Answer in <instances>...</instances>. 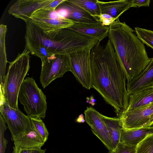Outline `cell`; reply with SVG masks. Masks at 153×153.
I'll return each instance as SVG.
<instances>
[{
  "label": "cell",
  "instance_id": "cell-24",
  "mask_svg": "<svg viewBox=\"0 0 153 153\" xmlns=\"http://www.w3.org/2000/svg\"><path fill=\"white\" fill-rule=\"evenodd\" d=\"M134 28L136 34L139 39L147 47L153 49V31L138 27Z\"/></svg>",
  "mask_w": 153,
  "mask_h": 153
},
{
  "label": "cell",
  "instance_id": "cell-11",
  "mask_svg": "<svg viewBox=\"0 0 153 153\" xmlns=\"http://www.w3.org/2000/svg\"><path fill=\"white\" fill-rule=\"evenodd\" d=\"M53 0H19L8 11L9 14L20 19L27 23L33 14L37 10L44 8Z\"/></svg>",
  "mask_w": 153,
  "mask_h": 153
},
{
  "label": "cell",
  "instance_id": "cell-10",
  "mask_svg": "<svg viewBox=\"0 0 153 153\" xmlns=\"http://www.w3.org/2000/svg\"><path fill=\"white\" fill-rule=\"evenodd\" d=\"M84 113L85 121L90 127L93 133L109 151L113 150L109 135L102 114L91 106L87 107Z\"/></svg>",
  "mask_w": 153,
  "mask_h": 153
},
{
  "label": "cell",
  "instance_id": "cell-14",
  "mask_svg": "<svg viewBox=\"0 0 153 153\" xmlns=\"http://www.w3.org/2000/svg\"><path fill=\"white\" fill-rule=\"evenodd\" d=\"M30 19L47 35L58 31L63 29L68 28L76 23L62 16L47 19L31 18Z\"/></svg>",
  "mask_w": 153,
  "mask_h": 153
},
{
  "label": "cell",
  "instance_id": "cell-9",
  "mask_svg": "<svg viewBox=\"0 0 153 153\" xmlns=\"http://www.w3.org/2000/svg\"><path fill=\"white\" fill-rule=\"evenodd\" d=\"M118 118L124 129L151 126L153 124V102L136 108L126 110Z\"/></svg>",
  "mask_w": 153,
  "mask_h": 153
},
{
  "label": "cell",
  "instance_id": "cell-30",
  "mask_svg": "<svg viewBox=\"0 0 153 153\" xmlns=\"http://www.w3.org/2000/svg\"><path fill=\"white\" fill-rule=\"evenodd\" d=\"M150 0H131L130 1V7H149L150 2Z\"/></svg>",
  "mask_w": 153,
  "mask_h": 153
},
{
  "label": "cell",
  "instance_id": "cell-22",
  "mask_svg": "<svg viewBox=\"0 0 153 153\" xmlns=\"http://www.w3.org/2000/svg\"><path fill=\"white\" fill-rule=\"evenodd\" d=\"M94 16L101 14L97 0H69Z\"/></svg>",
  "mask_w": 153,
  "mask_h": 153
},
{
  "label": "cell",
  "instance_id": "cell-23",
  "mask_svg": "<svg viewBox=\"0 0 153 153\" xmlns=\"http://www.w3.org/2000/svg\"><path fill=\"white\" fill-rule=\"evenodd\" d=\"M33 129L40 138L45 143L48 139V131L41 118H30Z\"/></svg>",
  "mask_w": 153,
  "mask_h": 153
},
{
  "label": "cell",
  "instance_id": "cell-8",
  "mask_svg": "<svg viewBox=\"0 0 153 153\" xmlns=\"http://www.w3.org/2000/svg\"><path fill=\"white\" fill-rule=\"evenodd\" d=\"M91 49L82 50L68 55L70 71L83 87L88 90L92 88V75L90 61Z\"/></svg>",
  "mask_w": 153,
  "mask_h": 153
},
{
  "label": "cell",
  "instance_id": "cell-19",
  "mask_svg": "<svg viewBox=\"0 0 153 153\" xmlns=\"http://www.w3.org/2000/svg\"><path fill=\"white\" fill-rule=\"evenodd\" d=\"M110 137L113 149L120 143L122 131L123 129L122 123L118 117H110L102 115Z\"/></svg>",
  "mask_w": 153,
  "mask_h": 153
},
{
  "label": "cell",
  "instance_id": "cell-7",
  "mask_svg": "<svg viewBox=\"0 0 153 153\" xmlns=\"http://www.w3.org/2000/svg\"><path fill=\"white\" fill-rule=\"evenodd\" d=\"M41 61L40 81L44 88L56 79L62 77L66 72L71 71L67 55H53Z\"/></svg>",
  "mask_w": 153,
  "mask_h": 153
},
{
  "label": "cell",
  "instance_id": "cell-31",
  "mask_svg": "<svg viewBox=\"0 0 153 153\" xmlns=\"http://www.w3.org/2000/svg\"><path fill=\"white\" fill-rule=\"evenodd\" d=\"M65 1L66 0H53L51 2L44 8L47 9L56 10V7Z\"/></svg>",
  "mask_w": 153,
  "mask_h": 153
},
{
  "label": "cell",
  "instance_id": "cell-16",
  "mask_svg": "<svg viewBox=\"0 0 153 153\" xmlns=\"http://www.w3.org/2000/svg\"><path fill=\"white\" fill-rule=\"evenodd\" d=\"M153 134V127L152 126L128 130L123 129L120 142L136 148L147 136Z\"/></svg>",
  "mask_w": 153,
  "mask_h": 153
},
{
  "label": "cell",
  "instance_id": "cell-26",
  "mask_svg": "<svg viewBox=\"0 0 153 153\" xmlns=\"http://www.w3.org/2000/svg\"><path fill=\"white\" fill-rule=\"evenodd\" d=\"M62 16L56 10L47 9L45 8L38 10L32 15L31 18L47 19L55 18Z\"/></svg>",
  "mask_w": 153,
  "mask_h": 153
},
{
  "label": "cell",
  "instance_id": "cell-17",
  "mask_svg": "<svg viewBox=\"0 0 153 153\" xmlns=\"http://www.w3.org/2000/svg\"><path fill=\"white\" fill-rule=\"evenodd\" d=\"M13 141L14 146L13 153H18L20 150L24 149H41L45 143L33 129L28 133Z\"/></svg>",
  "mask_w": 153,
  "mask_h": 153
},
{
  "label": "cell",
  "instance_id": "cell-21",
  "mask_svg": "<svg viewBox=\"0 0 153 153\" xmlns=\"http://www.w3.org/2000/svg\"><path fill=\"white\" fill-rule=\"evenodd\" d=\"M7 26L1 24L0 26V88L3 87L6 76L5 70L7 61L5 46V36L7 32Z\"/></svg>",
  "mask_w": 153,
  "mask_h": 153
},
{
  "label": "cell",
  "instance_id": "cell-15",
  "mask_svg": "<svg viewBox=\"0 0 153 153\" xmlns=\"http://www.w3.org/2000/svg\"><path fill=\"white\" fill-rule=\"evenodd\" d=\"M68 28L82 34L95 38L99 42L108 36L109 30V26L103 25L101 23H76Z\"/></svg>",
  "mask_w": 153,
  "mask_h": 153
},
{
  "label": "cell",
  "instance_id": "cell-25",
  "mask_svg": "<svg viewBox=\"0 0 153 153\" xmlns=\"http://www.w3.org/2000/svg\"><path fill=\"white\" fill-rule=\"evenodd\" d=\"M136 153H153V134L147 136L138 145Z\"/></svg>",
  "mask_w": 153,
  "mask_h": 153
},
{
  "label": "cell",
  "instance_id": "cell-2",
  "mask_svg": "<svg viewBox=\"0 0 153 153\" xmlns=\"http://www.w3.org/2000/svg\"><path fill=\"white\" fill-rule=\"evenodd\" d=\"M26 24L25 48L41 60L53 55H68L76 51L91 49L99 42L95 38L69 28L47 35L31 19Z\"/></svg>",
  "mask_w": 153,
  "mask_h": 153
},
{
  "label": "cell",
  "instance_id": "cell-32",
  "mask_svg": "<svg viewBox=\"0 0 153 153\" xmlns=\"http://www.w3.org/2000/svg\"><path fill=\"white\" fill-rule=\"evenodd\" d=\"M45 149H24L19 151L18 153H45Z\"/></svg>",
  "mask_w": 153,
  "mask_h": 153
},
{
  "label": "cell",
  "instance_id": "cell-18",
  "mask_svg": "<svg viewBox=\"0 0 153 153\" xmlns=\"http://www.w3.org/2000/svg\"><path fill=\"white\" fill-rule=\"evenodd\" d=\"M130 0H120L104 2L97 0L101 14H106L116 20L130 7Z\"/></svg>",
  "mask_w": 153,
  "mask_h": 153
},
{
  "label": "cell",
  "instance_id": "cell-28",
  "mask_svg": "<svg viewBox=\"0 0 153 153\" xmlns=\"http://www.w3.org/2000/svg\"><path fill=\"white\" fill-rule=\"evenodd\" d=\"M136 148L120 142L114 149L108 153H136Z\"/></svg>",
  "mask_w": 153,
  "mask_h": 153
},
{
  "label": "cell",
  "instance_id": "cell-20",
  "mask_svg": "<svg viewBox=\"0 0 153 153\" xmlns=\"http://www.w3.org/2000/svg\"><path fill=\"white\" fill-rule=\"evenodd\" d=\"M153 102V86L129 95L128 105L126 110L146 106Z\"/></svg>",
  "mask_w": 153,
  "mask_h": 153
},
{
  "label": "cell",
  "instance_id": "cell-12",
  "mask_svg": "<svg viewBox=\"0 0 153 153\" xmlns=\"http://www.w3.org/2000/svg\"><path fill=\"white\" fill-rule=\"evenodd\" d=\"M152 86H153V57L138 76L127 82V90L129 96Z\"/></svg>",
  "mask_w": 153,
  "mask_h": 153
},
{
  "label": "cell",
  "instance_id": "cell-27",
  "mask_svg": "<svg viewBox=\"0 0 153 153\" xmlns=\"http://www.w3.org/2000/svg\"><path fill=\"white\" fill-rule=\"evenodd\" d=\"M6 122L2 115L0 114V153H4L7 141L4 137V134L7 127Z\"/></svg>",
  "mask_w": 153,
  "mask_h": 153
},
{
  "label": "cell",
  "instance_id": "cell-29",
  "mask_svg": "<svg viewBox=\"0 0 153 153\" xmlns=\"http://www.w3.org/2000/svg\"><path fill=\"white\" fill-rule=\"evenodd\" d=\"M102 25L109 26L116 20L110 15L106 14H101L94 16Z\"/></svg>",
  "mask_w": 153,
  "mask_h": 153
},
{
  "label": "cell",
  "instance_id": "cell-3",
  "mask_svg": "<svg viewBox=\"0 0 153 153\" xmlns=\"http://www.w3.org/2000/svg\"><path fill=\"white\" fill-rule=\"evenodd\" d=\"M135 30L119 19L109 26L108 37L127 82L138 76L150 62L144 44Z\"/></svg>",
  "mask_w": 153,
  "mask_h": 153
},
{
  "label": "cell",
  "instance_id": "cell-6",
  "mask_svg": "<svg viewBox=\"0 0 153 153\" xmlns=\"http://www.w3.org/2000/svg\"><path fill=\"white\" fill-rule=\"evenodd\" d=\"M0 112L4 117L11 134V140H15L33 129L30 118L25 115L19 109L10 107L5 96L0 93Z\"/></svg>",
  "mask_w": 153,
  "mask_h": 153
},
{
  "label": "cell",
  "instance_id": "cell-4",
  "mask_svg": "<svg viewBox=\"0 0 153 153\" xmlns=\"http://www.w3.org/2000/svg\"><path fill=\"white\" fill-rule=\"evenodd\" d=\"M30 53L25 48L9 62L3 87L0 89L8 105L16 109H19L18 95L21 86L30 68Z\"/></svg>",
  "mask_w": 153,
  "mask_h": 153
},
{
  "label": "cell",
  "instance_id": "cell-33",
  "mask_svg": "<svg viewBox=\"0 0 153 153\" xmlns=\"http://www.w3.org/2000/svg\"><path fill=\"white\" fill-rule=\"evenodd\" d=\"M152 126L153 127V124L152 125V126Z\"/></svg>",
  "mask_w": 153,
  "mask_h": 153
},
{
  "label": "cell",
  "instance_id": "cell-1",
  "mask_svg": "<svg viewBox=\"0 0 153 153\" xmlns=\"http://www.w3.org/2000/svg\"><path fill=\"white\" fill-rule=\"evenodd\" d=\"M100 42L90 51L92 88L113 108L118 117L128 105L127 78L109 40L104 45Z\"/></svg>",
  "mask_w": 153,
  "mask_h": 153
},
{
  "label": "cell",
  "instance_id": "cell-5",
  "mask_svg": "<svg viewBox=\"0 0 153 153\" xmlns=\"http://www.w3.org/2000/svg\"><path fill=\"white\" fill-rule=\"evenodd\" d=\"M18 100L30 118L45 119L47 109L46 96L33 78L27 77L24 80L19 92Z\"/></svg>",
  "mask_w": 153,
  "mask_h": 153
},
{
  "label": "cell",
  "instance_id": "cell-13",
  "mask_svg": "<svg viewBox=\"0 0 153 153\" xmlns=\"http://www.w3.org/2000/svg\"><path fill=\"white\" fill-rule=\"evenodd\" d=\"M58 7L66 11V14L65 17L76 23L85 24L101 23L86 11L71 2L69 0H66Z\"/></svg>",
  "mask_w": 153,
  "mask_h": 153
}]
</instances>
